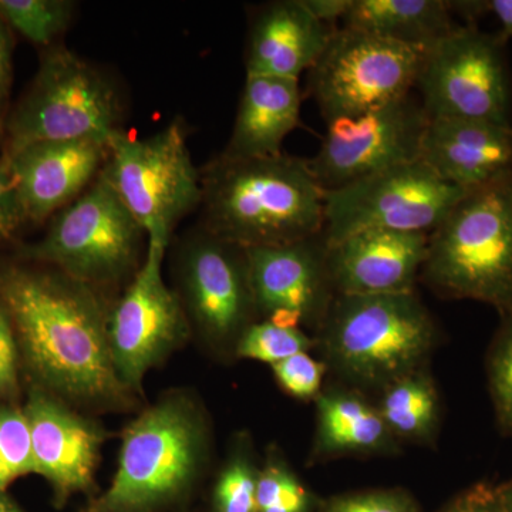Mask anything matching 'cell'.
<instances>
[{
	"mask_svg": "<svg viewBox=\"0 0 512 512\" xmlns=\"http://www.w3.org/2000/svg\"><path fill=\"white\" fill-rule=\"evenodd\" d=\"M427 123L429 116L410 94L362 116L329 121L322 146L309 165L320 187L330 191L413 163L420 160Z\"/></svg>",
	"mask_w": 512,
	"mask_h": 512,
	"instance_id": "5bb4252c",
	"label": "cell"
},
{
	"mask_svg": "<svg viewBox=\"0 0 512 512\" xmlns=\"http://www.w3.org/2000/svg\"><path fill=\"white\" fill-rule=\"evenodd\" d=\"M121 101L106 74L66 47H52L18 106L8 114V157L39 143L101 138L119 131Z\"/></svg>",
	"mask_w": 512,
	"mask_h": 512,
	"instance_id": "8992f818",
	"label": "cell"
},
{
	"mask_svg": "<svg viewBox=\"0 0 512 512\" xmlns=\"http://www.w3.org/2000/svg\"><path fill=\"white\" fill-rule=\"evenodd\" d=\"M500 490L501 505L504 512H512V478L503 485H498Z\"/></svg>",
	"mask_w": 512,
	"mask_h": 512,
	"instance_id": "f35d334b",
	"label": "cell"
},
{
	"mask_svg": "<svg viewBox=\"0 0 512 512\" xmlns=\"http://www.w3.org/2000/svg\"><path fill=\"white\" fill-rule=\"evenodd\" d=\"M210 451L204 409L191 394H167L128 424L113 480L83 512L167 510L198 484Z\"/></svg>",
	"mask_w": 512,
	"mask_h": 512,
	"instance_id": "277c9868",
	"label": "cell"
},
{
	"mask_svg": "<svg viewBox=\"0 0 512 512\" xmlns=\"http://www.w3.org/2000/svg\"><path fill=\"white\" fill-rule=\"evenodd\" d=\"M109 140L49 141L9 157L29 222L53 217L97 180L109 160Z\"/></svg>",
	"mask_w": 512,
	"mask_h": 512,
	"instance_id": "ac0fdd59",
	"label": "cell"
},
{
	"mask_svg": "<svg viewBox=\"0 0 512 512\" xmlns=\"http://www.w3.org/2000/svg\"><path fill=\"white\" fill-rule=\"evenodd\" d=\"M29 224L20 198L18 178L12 160L0 156V242L10 241L23 225Z\"/></svg>",
	"mask_w": 512,
	"mask_h": 512,
	"instance_id": "d6a6232c",
	"label": "cell"
},
{
	"mask_svg": "<svg viewBox=\"0 0 512 512\" xmlns=\"http://www.w3.org/2000/svg\"><path fill=\"white\" fill-rule=\"evenodd\" d=\"M70 0H0V19L37 46H50L72 22Z\"/></svg>",
	"mask_w": 512,
	"mask_h": 512,
	"instance_id": "4316f807",
	"label": "cell"
},
{
	"mask_svg": "<svg viewBox=\"0 0 512 512\" xmlns=\"http://www.w3.org/2000/svg\"><path fill=\"white\" fill-rule=\"evenodd\" d=\"M0 512H25L6 493H0Z\"/></svg>",
	"mask_w": 512,
	"mask_h": 512,
	"instance_id": "ab89813d",
	"label": "cell"
},
{
	"mask_svg": "<svg viewBox=\"0 0 512 512\" xmlns=\"http://www.w3.org/2000/svg\"><path fill=\"white\" fill-rule=\"evenodd\" d=\"M319 512H421L419 504L403 488L359 491L338 495L320 505Z\"/></svg>",
	"mask_w": 512,
	"mask_h": 512,
	"instance_id": "1f68e13d",
	"label": "cell"
},
{
	"mask_svg": "<svg viewBox=\"0 0 512 512\" xmlns=\"http://www.w3.org/2000/svg\"><path fill=\"white\" fill-rule=\"evenodd\" d=\"M36 474L32 437L23 409L0 407V493L13 481Z\"/></svg>",
	"mask_w": 512,
	"mask_h": 512,
	"instance_id": "f1b7e54d",
	"label": "cell"
},
{
	"mask_svg": "<svg viewBox=\"0 0 512 512\" xmlns=\"http://www.w3.org/2000/svg\"><path fill=\"white\" fill-rule=\"evenodd\" d=\"M333 32L335 28L316 19L302 0L265 5L249 29L248 76L299 80L318 62Z\"/></svg>",
	"mask_w": 512,
	"mask_h": 512,
	"instance_id": "ffe728a7",
	"label": "cell"
},
{
	"mask_svg": "<svg viewBox=\"0 0 512 512\" xmlns=\"http://www.w3.org/2000/svg\"><path fill=\"white\" fill-rule=\"evenodd\" d=\"M424 52L348 28L335 29L309 70V89L326 123L353 119L416 87Z\"/></svg>",
	"mask_w": 512,
	"mask_h": 512,
	"instance_id": "30bf717a",
	"label": "cell"
},
{
	"mask_svg": "<svg viewBox=\"0 0 512 512\" xmlns=\"http://www.w3.org/2000/svg\"><path fill=\"white\" fill-rule=\"evenodd\" d=\"M245 256L256 316L286 328H319L336 296L322 235L247 248Z\"/></svg>",
	"mask_w": 512,
	"mask_h": 512,
	"instance_id": "9a60e30c",
	"label": "cell"
},
{
	"mask_svg": "<svg viewBox=\"0 0 512 512\" xmlns=\"http://www.w3.org/2000/svg\"><path fill=\"white\" fill-rule=\"evenodd\" d=\"M429 235L367 229L326 247L336 295L414 292L426 261Z\"/></svg>",
	"mask_w": 512,
	"mask_h": 512,
	"instance_id": "e0dca14e",
	"label": "cell"
},
{
	"mask_svg": "<svg viewBox=\"0 0 512 512\" xmlns=\"http://www.w3.org/2000/svg\"><path fill=\"white\" fill-rule=\"evenodd\" d=\"M13 83L12 43L9 28L0 19V130L8 119V106Z\"/></svg>",
	"mask_w": 512,
	"mask_h": 512,
	"instance_id": "8d00e7d4",
	"label": "cell"
},
{
	"mask_svg": "<svg viewBox=\"0 0 512 512\" xmlns=\"http://www.w3.org/2000/svg\"><path fill=\"white\" fill-rule=\"evenodd\" d=\"M23 412L32 437L36 474L45 478L57 505L94 487L106 434L73 412L63 399L33 384Z\"/></svg>",
	"mask_w": 512,
	"mask_h": 512,
	"instance_id": "2e32d148",
	"label": "cell"
},
{
	"mask_svg": "<svg viewBox=\"0 0 512 512\" xmlns=\"http://www.w3.org/2000/svg\"><path fill=\"white\" fill-rule=\"evenodd\" d=\"M204 231L239 248L274 247L322 235L325 190L309 160H227L201 171Z\"/></svg>",
	"mask_w": 512,
	"mask_h": 512,
	"instance_id": "7a4b0ae2",
	"label": "cell"
},
{
	"mask_svg": "<svg viewBox=\"0 0 512 512\" xmlns=\"http://www.w3.org/2000/svg\"><path fill=\"white\" fill-rule=\"evenodd\" d=\"M464 194L423 161L396 165L325 191L322 238L332 247L367 229L430 234Z\"/></svg>",
	"mask_w": 512,
	"mask_h": 512,
	"instance_id": "8fae6325",
	"label": "cell"
},
{
	"mask_svg": "<svg viewBox=\"0 0 512 512\" xmlns=\"http://www.w3.org/2000/svg\"><path fill=\"white\" fill-rule=\"evenodd\" d=\"M420 275L443 298L512 318V173L461 197L430 232Z\"/></svg>",
	"mask_w": 512,
	"mask_h": 512,
	"instance_id": "5b68a950",
	"label": "cell"
},
{
	"mask_svg": "<svg viewBox=\"0 0 512 512\" xmlns=\"http://www.w3.org/2000/svg\"><path fill=\"white\" fill-rule=\"evenodd\" d=\"M420 161L441 180L476 190L512 173V127L487 121L429 119Z\"/></svg>",
	"mask_w": 512,
	"mask_h": 512,
	"instance_id": "d6986e66",
	"label": "cell"
},
{
	"mask_svg": "<svg viewBox=\"0 0 512 512\" xmlns=\"http://www.w3.org/2000/svg\"><path fill=\"white\" fill-rule=\"evenodd\" d=\"M318 498L292 470L281 450L269 448L259 467L256 512H315Z\"/></svg>",
	"mask_w": 512,
	"mask_h": 512,
	"instance_id": "d4e9b609",
	"label": "cell"
},
{
	"mask_svg": "<svg viewBox=\"0 0 512 512\" xmlns=\"http://www.w3.org/2000/svg\"><path fill=\"white\" fill-rule=\"evenodd\" d=\"M302 3L320 22L333 26L345 18L350 0H302Z\"/></svg>",
	"mask_w": 512,
	"mask_h": 512,
	"instance_id": "74e56055",
	"label": "cell"
},
{
	"mask_svg": "<svg viewBox=\"0 0 512 512\" xmlns=\"http://www.w3.org/2000/svg\"><path fill=\"white\" fill-rule=\"evenodd\" d=\"M443 512H504L500 490L493 484L478 483L457 495Z\"/></svg>",
	"mask_w": 512,
	"mask_h": 512,
	"instance_id": "d590c367",
	"label": "cell"
},
{
	"mask_svg": "<svg viewBox=\"0 0 512 512\" xmlns=\"http://www.w3.org/2000/svg\"><path fill=\"white\" fill-rule=\"evenodd\" d=\"M259 467L252 441L239 434L212 490V512H256Z\"/></svg>",
	"mask_w": 512,
	"mask_h": 512,
	"instance_id": "484cf974",
	"label": "cell"
},
{
	"mask_svg": "<svg viewBox=\"0 0 512 512\" xmlns=\"http://www.w3.org/2000/svg\"><path fill=\"white\" fill-rule=\"evenodd\" d=\"M165 249L147 245L144 264L133 282L110 309L109 342L121 382L136 394L144 377L180 349L191 323L178 293L163 278Z\"/></svg>",
	"mask_w": 512,
	"mask_h": 512,
	"instance_id": "7c38bea8",
	"label": "cell"
},
{
	"mask_svg": "<svg viewBox=\"0 0 512 512\" xmlns=\"http://www.w3.org/2000/svg\"><path fill=\"white\" fill-rule=\"evenodd\" d=\"M178 276L190 323L211 348L234 355L256 318L245 249L202 229L181 248Z\"/></svg>",
	"mask_w": 512,
	"mask_h": 512,
	"instance_id": "4fadbf2b",
	"label": "cell"
},
{
	"mask_svg": "<svg viewBox=\"0 0 512 512\" xmlns=\"http://www.w3.org/2000/svg\"><path fill=\"white\" fill-rule=\"evenodd\" d=\"M144 238L143 228L100 174L77 200L53 215L45 237L20 249V258L53 266L99 289L137 269Z\"/></svg>",
	"mask_w": 512,
	"mask_h": 512,
	"instance_id": "ba28073f",
	"label": "cell"
},
{
	"mask_svg": "<svg viewBox=\"0 0 512 512\" xmlns=\"http://www.w3.org/2000/svg\"><path fill=\"white\" fill-rule=\"evenodd\" d=\"M315 340L342 386L379 394L427 366L439 330L416 292L336 295Z\"/></svg>",
	"mask_w": 512,
	"mask_h": 512,
	"instance_id": "3957f363",
	"label": "cell"
},
{
	"mask_svg": "<svg viewBox=\"0 0 512 512\" xmlns=\"http://www.w3.org/2000/svg\"><path fill=\"white\" fill-rule=\"evenodd\" d=\"M487 377L498 427L512 439V318L503 319L488 349Z\"/></svg>",
	"mask_w": 512,
	"mask_h": 512,
	"instance_id": "f546056e",
	"label": "cell"
},
{
	"mask_svg": "<svg viewBox=\"0 0 512 512\" xmlns=\"http://www.w3.org/2000/svg\"><path fill=\"white\" fill-rule=\"evenodd\" d=\"M450 2L443 0H350L343 28L429 50L456 28Z\"/></svg>",
	"mask_w": 512,
	"mask_h": 512,
	"instance_id": "603a6c76",
	"label": "cell"
},
{
	"mask_svg": "<svg viewBox=\"0 0 512 512\" xmlns=\"http://www.w3.org/2000/svg\"><path fill=\"white\" fill-rule=\"evenodd\" d=\"M301 114L299 80L248 76L227 147V160L276 157Z\"/></svg>",
	"mask_w": 512,
	"mask_h": 512,
	"instance_id": "7402d4cb",
	"label": "cell"
},
{
	"mask_svg": "<svg viewBox=\"0 0 512 512\" xmlns=\"http://www.w3.org/2000/svg\"><path fill=\"white\" fill-rule=\"evenodd\" d=\"M19 343L12 319L0 302V399L12 400L19 390Z\"/></svg>",
	"mask_w": 512,
	"mask_h": 512,
	"instance_id": "836d02e7",
	"label": "cell"
},
{
	"mask_svg": "<svg viewBox=\"0 0 512 512\" xmlns=\"http://www.w3.org/2000/svg\"><path fill=\"white\" fill-rule=\"evenodd\" d=\"M504 45L500 35L467 23L426 50L416 87L429 119L512 127V83Z\"/></svg>",
	"mask_w": 512,
	"mask_h": 512,
	"instance_id": "9c48e42d",
	"label": "cell"
},
{
	"mask_svg": "<svg viewBox=\"0 0 512 512\" xmlns=\"http://www.w3.org/2000/svg\"><path fill=\"white\" fill-rule=\"evenodd\" d=\"M375 404L399 443L431 444L436 440L440 429V396L427 366L384 387Z\"/></svg>",
	"mask_w": 512,
	"mask_h": 512,
	"instance_id": "cb8c5ba5",
	"label": "cell"
},
{
	"mask_svg": "<svg viewBox=\"0 0 512 512\" xmlns=\"http://www.w3.org/2000/svg\"><path fill=\"white\" fill-rule=\"evenodd\" d=\"M272 370L282 390L302 402L316 400L328 373L325 362L313 359L308 352L288 357L272 366Z\"/></svg>",
	"mask_w": 512,
	"mask_h": 512,
	"instance_id": "4dcf8cb0",
	"label": "cell"
},
{
	"mask_svg": "<svg viewBox=\"0 0 512 512\" xmlns=\"http://www.w3.org/2000/svg\"><path fill=\"white\" fill-rule=\"evenodd\" d=\"M313 348H316V340L309 338L301 329L259 320L242 333L234 356L274 366L288 357L309 352Z\"/></svg>",
	"mask_w": 512,
	"mask_h": 512,
	"instance_id": "83f0119b",
	"label": "cell"
},
{
	"mask_svg": "<svg viewBox=\"0 0 512 512\" xmlns=\"http://www.w3.org/2000/svg\"><path fill=\"white\" fill-rule=\"evenodd\" d=\"M315 403L312 463L349 456H389L399 451V441L366 394L346 386L326 387Z\"/></svg>",
	"mask_w": 512,
	"mask_h": 512,
	"instance_id": "44dd1931",
	"label": "cell"
},
{
	"mask_svg": "<svg viewBox=\"0 0 512 512\" xmlns=\"http://www.w3.org/2000/svg\"><path fill=\"white\" fill-rule=\"evenodd\" d=\"M103 177L134 220L147 245L167 249L178 222L200 207L201 171L188 148V128L175 119L147 138L111 134Z\"/></svg>",
	"mask_w": 512,
	"mask_h": 512,
	"instance_id": "52a82bcc",
	"label": "cell"
},
{
	"mask_svg": "<svg viewBox=\"0 0 512 512\" xmlns=\"http://www.w3.org/2000/svg\"><path fill=\"white\" fill-rule=\"evenodd\" d=\"M454 13H460L474 25V20L493 15L501 26L500 36L512 39V0H470V2H451Z\"/></svg>",
	"mask_w": 512,
	"mask_h": 512,
	"instance_id": "e575fe53",
	"label": "cell"
},
{
	"mask_svg": "<svg viewBox=\"0 0 512 512\" xmlns=\"http://www.w3.org/2000/svg\"><path fill=\"white\" fill-rule=\"evenodd\" d=\"M0 302L20 356L42 387L63 400L126 407L133 393L111 357L110 311L99 289L63 272L0 264Z\"/></svg>",
	"mask_w": 512,
	"mask_h": 512,
	"instance_id": "6da1fadb",
	"label": "cell"
}]
</instances>
